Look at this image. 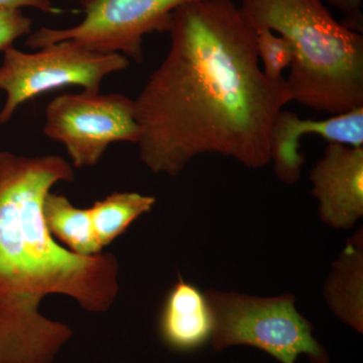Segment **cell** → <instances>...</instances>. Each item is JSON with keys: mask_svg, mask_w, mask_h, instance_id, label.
<instances>
[{"mask_svg": "<svg viewBox=\"0 0 363 363\" xmlns=\"http://www.w3.org/2000/svg\"><path fill=\"white\" fill-rule=\"evenodd\" d=\"M169 51L133 100L140 161L175 178L196 157L248 169L272 162L271 133L292 95L264 75L257 33L233 0H195L173 13Z\"/></svg>", "mask_w": 363, "mask_h": 363, "instance_id": "6da1fadb", "label": "cell"}, {"mask_svg": "<svg viewBox=\"0 0 363 363\" xmlns=\"http://www.w3.org/2000/svg\"><path fill=\"white\" fill-rule=\"evenodd\" d=\"M74 180L64 157L0 152V363H54L70 340L68 325L40 312L48 296H68L93 313L116 302V255L72 252L45 225V196L55 184Z\"/></svg>", "mask_w": 363, "mask_h": 363, "instance_id": "7a4b0ae2", "label": "cell"}, {"mask_svg": "<svg viewBox=\"0 0 363 363\" xmlns=\"http://www.w3.org/2000/svg\"><path fill=\"white\" fill-rule=\"evenodd\" d=\"M253 30H272L293 50L286 79L293 101L330 116L363 106V35L322 0H241Z\"/></svg>", "mask_w": 363, "mask_h": 363, "instance_id": "3957f363", "label": "cell"}, {"mask_svg": "<svg viewBox=\"0 0 363 363\" xmlns=\"http://www.w3.org/2000/svg\"><path fill=\"white\" fill-rule=\"evenodd\" d=\"M213 316L212 346L223 350L248 345L281 363H329L326 350L313 335L312 324L298 313L292 295L260 298L234 292H205Z\"/></svg>", "mask_w": 363, "mask_h": 363, "instance_id": "277c9868", "label": "cell"}, {"mask_svg": "<svg viewBox=\"0 0 363 363\" xmlns=\"http://www.w3.org/2000/svg\"><path fill=\"white\" fill-rule=\"evenodd\" d=\"M0 66V90L6 94L0 111V124L9 123L26 101L48 91L80 86L84 91L100 92L106 76L125 70L130 59L121 54L91 52L72 42L62 40L35 52L13 45L4 51Z\"/></svg>", "mask_w": 363, "mask_h": 363, "instance_id": "5b68a950", "label": "cell"}, {"mask_svg": "<svg viewBox=\"0 0 363 363\" xmlns=\"http://www.w3.org/2000/svg\"><path fill=\"white\" fill-rule=\"evenodd\" d=\"M195 0H83L84 18L67 28H40L28 35L32 49L72 40L91 52L121 54L140 64L143 38L167 32L172 16Z\"/></svg>", "mask_w": 363, "mask_h": 363, "instance_id": "8992f818", "label": "cell"}, {"mask_svg": "<svg viewBox=\"0 0 363 363\" xmlns=\"http://www.w3.org/2000/svg\"><path fill=\"white\" fill-rule=\"evenodd\" d=\"M43 131L65 147L77 169L97 164L112 143L136 145L140 136L133 99L89 91L54 98L45 108Z\"/></svg>", "mask_w": 363, "mask_h": 363, "instance_id": "52a82bcc", "label": "cell"}, {"mask_svg": "<svg viewBox=\"0 0 363 363\" xmlns=\"http://www.w3.org/2000/svg\"><path fill=\"white\" fill-rule=\"evenodd\" d=\"M312 195L327 225L350 229L363 215V147L328 143L310 172Z\"/></svg>", "mask_w": 363, "mask_h": 363, "instance_id": "ba28073f", "label": "cell"}, {"mask_svg": "<svg viewBox=\"0 0 363 363\" xmlns=\"http://www.w3.org/2000/svg\"><path fill=\"white\" fill-rule=\"evenodd\" d=\"M308 135L320 136L328 143L363 147V106L319 121L279 111L272 124L271 152L274 173L283 183L293 185L300 179L305 162L300 140Z\"/></svg>", "mask_w": 363, "mask_h": 363, "instance_id": "9c48e42d", "label": "cell"}, {"mask_svg": "<svg viewBox=\"0 0 363 363\" xmlns=\"http://www.w3.org/2000/svg\"><path fill=\"white\" fill-rule=\"evenodd\" d=\"M159 329L174 350H197L211 339L213 316L206 295L180 274L162 305Z\"/></svg>", "mask_w": 363, "mask_h": 363, "instance_id": "30bf717a", "label": "cell"}, {"mask_svg": "<svg viewBox=\"0 0 363 363\" xmlns=\"http://www.w3.org/2000/svg\"><path fill=\"white\" fill-rule=\"evenodd\" d=\"M325 298L334 314L358 333L363 332L362 228L348 240L332 267Z\"/></svg>", "mask_w": 363, "mask_h": 363, "instance_id": "8fae6325", "label": "cell"}, {"mask_svg": "<svg viewBox=\"0 0 363 363\" xmlns=\"http://www.w3.org/2000/svg\"><path fill=\"white\" fill-rule=\"evenodd\" d=\"M43 213L50 233L67 250L83 257L104 250L95 238L89 208L74 206L65 196L49 192L45 198Z\"/></svg>", "mask_w": 363, "mask_h": 363, "instance_id": "7c38bea8", "label": "cell"}, {"mask_svg": "<svg viewBox=\"0 0 363 363\" xmlns=\"http://www.w3.org/2000/svg\"><path fill=\"white\" fill-rule=\"evenodd\" d=\"M156 204V198L135 192H113L89 208L95 238L102 250L125 233Z\"/></svg>", "mask_w": 363, "mask_h": 363, "instance_id": "4fadbf2b", "label": "cell"}, {"mask_svg": "<svg viewBox=\"0 0 363 363\" xmlns=\"http://www.w3.org/2000/svg\"><path fill=\"white\" fill-rule=\"evenodd\" d=\"M255 33L257 55L262 61L264 75L274 81L284 78V70L292 64V47L283 37L272 30L262 28Z\"/></svg>", "mask_w": 363, "mask_h": 363, "instance_id": "5bb4252c", "label": "cell"}, {"mask_svg": "<svg viewBox=\"0 0 363 363\" xmlns=\"http://www.w3.org/2000/svg\"><path fill=\"white\" fill-rule=\"evenodd\" d=\"M33 21L21 9H0V51L13 45L14 40L32 33Z\"/></svg>", "mask_w": 363, "mask_h": 363, "instance_id": "9a60e30c", "label": "cell"}, {"mask_svg": "<svg viewBox=\"0 0 363 363\" xmlns=\"http://www.w3.org/2000/svg\"><path fill=\"white\" fill-rule=\"evenodd\" d=\"M332 6H335L347 18L346 26L351 30L362 32V0H328Z\"/></svg>", "mask_w": 363, "mask_h": 363, "instance_id": "2e32d148", "label": "cell"}, {"mask_svg": "<svg viewBox=\"0 0 363 363\" xmlns=\"http://www.w3.org/2000/svg\"><path fill=\"white\" fill-rule=\"evenodd\" d=\"M23 7H32L48 14L62 13L61 9L52 4V0H0V9H21Z\"/></svg>", "mask_w": 363, "mask_h": 363, "instance_id": "e0dca14e", "label": "cell"}, {"mask_svg": "<svg viewBox=\"0 0 363 363\" xmlns=\"http://www.w3.org/2000/svg\"><path fill=\"white\" fill-rule=\"evenodd\" d=\"M78 1L82 2V1H83V0H78Z\"/></svg>", "mask_w": 363, "mask_h": 363, "instance_id": "ac0fdd59", "label": "cell"}]
</instances>
